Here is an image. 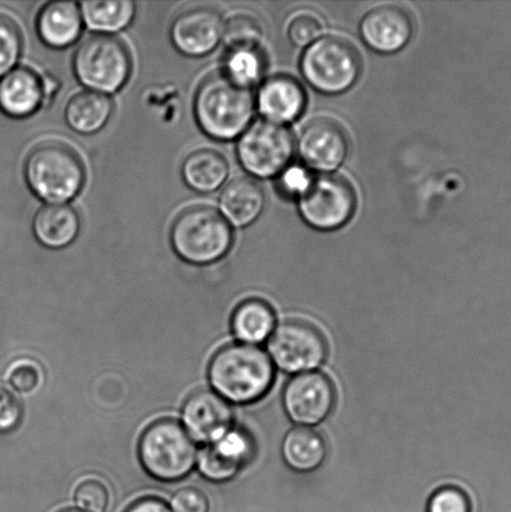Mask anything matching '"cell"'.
Returning <instances> with one entry per match:
<instances>
[{
  "label": "cell",
  "mask_w": 511,
  "mask_h": 512,
  "mask_svg": "<svg viewBox=\"0 0 511 512\" xmlns=\"http://www.w3.org/2000/svg\"><path fill=\"white\" fill-rule=\"evenodd\" d=\"M113 114V102L108 95L92 92L78 93L65 107V122L80 134L98 133Z\"/></svg>",
  "instance_id": "22"
},
{
  "label": "cell",
  "mask_w": 511,
  "mask_h": 512,
  "mask_svg": "<svg viewBox=\"0 0 511 512\" xmlns=\"http://www.w3.org/2000/svg\"><path fill=\"white\" fill-rule=\"evenodd\" d=\"M229 165L222 154L213 149H199L184 160L182 175L189 188L199 193L219 189L227 180Z\"/></svg>",
  "instance_id": "23"
},
{
  "label": "cell",
  "mask_w": 511,
  "mask_h": 512,
  "mask_svg": "<svg viewBox=\"0 0 511 512\" xmlns=\"http://www.w3.org/2000/svg\"><path fill=\"white\" fill-rule=\"evenodd\" d=\"M284 408L295 424L313 426L332 413L335 404L334 386L327 376L304 373L289 381L284 390Z\"/></svg>",
  "instance_id": "11"
},
{
  "label": "cell",
  "mask_w": 511,
  "mask_h": 512,
  "mask_svg": "<svg viewBox=\"0 0 511 512\" xmlns=\"http://www.w3.org/2000/svg\"><path fill=\"white\" fill-rule=\"evenodd\" d=\"M33 232L40 244L50 249H62L72 244L80 232L77 212L67 204H47L33 220Z\"/></svg>",
  "instance_id": "20"
},
{
  "label": "cell",
  "mask_w": 511,
  "mask_h": 512,
  "mask_svg": "<svg viewBox=\"0 0 511 512\" xmlns=\"http://www.w3.org/2000/svg\"><path fill=\"white\" fill-rule=\"evenodd\" d=\"M253 443L243 431L230 429L214 443L200 451L198 465L205 478L228 481L252 459Z\"/></svg>",
  "instance_id": "16"
},
{
  "label": "cell",
  "mask_w": 511,
  "mask_h": 512,
  "mask_svg": "<svg viewBox=\"0 0 511 512\" xmlns=\"http://www.w3.org/2000/svg\"><path fill=\"white\" fill-rule=\"evenodd\" d=\"M9 383L19 393H30L40 385V369L33 361H19L9 369Z\"/></svg>",
  "instance_id": "31"
},
{
  "label": "cell",
  "mask_w": 511,
  "mask_h": 512,
  "mask_svg": "<svg viewBox=\"0 0 511 512\" xmlns=\"http://www.w3.org/2000/svg\"><path fill=\"white\" fill-rule=\"evenodd\" d=\"M429 512H470L467 495L455 488L437 491L429 503Z\"/></svg>",
  "instance_id": "32"
},
{
  "label": "cell",
  "mask_w": 511,
  "mask_h": 512,
  "mask_svg": "<svg viewBox=\"0 0 511 512\" xmlns=\"http://www.w3.org/2000/svg\"><path fill=\"white\" fill-rule=\"evenodd\" d=\"M182 418L190 438L200 443H214L232 429V409L212 390H200L190 396L183 406Z\"/></svg>",
  "instance_id": "14"
},
{
  "label": "cell",
  "mask_w": 511,
  "mask_h": 512,
  "mask_svg": "<svg viewBox=\"0 0 511 512\" xmlns=\"http://www.w3.org/2000/svg\"><path fill=\"white\" fill-rule=\"evenodd\" d=\"M224 22L217 10L199 7L180 13L170 28L174 47L188 57H203L222 42Z\"/></svg>",
  "instance_id": "12"
},
{
  "label": "cell",
  "mask_w": 511,
  "mask_h": 512,
  "mask_svg": "<svg viewBox=\"0 0 511 512\" xmlns=\"http://www.w3.org/2000/svg\"><path fill=\"white\" fill-rule=\"evenodd\" d=\"M355 205L352 185L339 175H319L300 194V213L305 222L320 230L343 227L353 217Z\"/></svg>",
  "instance_id": "9"
},
{
  "label": "cell",
  "mask_w": 511,
  "mask_h": 512,
  "mask_svg": "<svg viewBox=\"0 0 511 512\" xmlns=\"http://www.w3.org/2000/svg\"><path fill=\"white\" fill-rule=\"evenodd\" d=\"M362 70V60L353 44L339 37L315 40L305 50L302 72L319 92L339 94L352 88Z\"/></svg>",
  "instance_id": "7"
},
{
  "label": "cell",
  "mask_w": 511,
  "mask_h": 512,
  "mask_svg": "<svg viewBox=\"0 0 511 512\" xmlns=\"http://www.w3.org/2000/svg\"><path fill=\"white\" fill-rule=\"evenodd\" d=\"M80 12L88 27L97 32L115 33L127 28L135 15V3L122 2H84Z\"/></svg>",
  "instance_id": "26"
},
{
  "label": "cell",
  "mask_w": 511,
  "mask_h": 512,
  "mask_svg": "<svg viewBox=\"0 0 511 512\" xmlns=\"http://www.w3.org/2000/svg\"><path fill=\"white\" fill-rule=\"evenodd\" d=\"M74 500L85 512H103L109 504V491L102 481L85 480L75 490Z\"/></svg>",
  "instance_id": "30"
},
{
  "label": "cell",
  "mask_w": 511,
  "mask_h": 512,
  "mask_svg": "<svg viewBox=\"0 0 511 512\" xmlns=\"http://www.w3.org/2000/svg\"><path fill=\"white\" fill-rule=\"evenodd\" d=\"M45 98L42 78L30 68H15L0 79V110L13 118L37 113Z\"/></svg>",
  "instance_id": "17"
},
{
  "label": "cell",
  "mask_w": 511,
  "mask_h": 512,
  "mask_svg": "<svg viewBox=\"0 0 511 512\" xmlns=\"http://www.w3.org/2000/svg\"><path fill=\"white\" fill-rule=\"evenodd\" d=\"M170 242L180 258L204 265L222 259L233 244V230L222 214L208 205H194L175 218Z\"/></svg>",
  "instance_id": "4"
},
{
  "label": "cell",
  "mask_w": 511,
  "mask_h": 512,
  "mask_svg": "<svg viewBox=\"0 0 511 512\" xmlns=\"http://www.w3.org/2000/svg\"><path fill=\"white\" fill-rule=\"evenodd\" d=\"M413 34L409 14L393 5L370 10L360 23V35L375 52L392 54L408 44Z\"/></svg>",
  "instance_id": "15"
},
{
  "label": "cell",
  "mask_w": 511,
  "mask_h": 512,
  "mask_svg": "<svg viewBox=\"0 0 511 512\" xmlns=\"http://www.w3.org/2000/svg\"><path fill=\"white\" fill-rule=\"evenodd\" d=\"M62 512H85V511H83V510H65Z\"/></svg>",
  "instance_id": "38"
},
{
  "label": "cell",
  "mask_w": 511,
  "mask_h": 512,
  "mask_svg": "<svg viewBox=\"0 0 511 512\" xmlns=\"http://www.w3.org/2000/svg\"><path fill=\"white\" fill-rule=\"evenodd\" d=\"M282 454L289 468L299 473H310L324 463L327 445L317 431L302 426L285 436Z\"/></svg>",
  "instance_id": "24"
},
{
  "label": "cell",
  "mask_w": 511,
  "mask_h": 512,
  "mask_svg": "<svg viewBox=\"0 0 511 512\" xmlns=\"http://www.w3.org/2000/svg\"><path fill=\"white\" fill-rule=\"evenodd\" d=\"M275 318L273 309L263 300L244 301L234 311L233 333L243 344L263 343L272 336Z\"/></svg>",
  "instance_id": "25"
},
{
  "label": "cell",
  "mask_w": 511,
  "mask_h": 512,
  "mask_svg": "<svg viewBox=\"0 0 511 512\" xmlns=\"http://www.w3.org/2000/svg\"><path fill=\"white\" fill-rule=\"evenodd\" d=\"M30 190L48 204H65L82 192L85 168L69 145L45 142L30 150L24 165Z\"/></svg>",
  "instance_id": "3"
},
{
  "label": "cell",
  "mask_w": 511,
  "mask_h": 512,
  "mask_svg": "<svg viewBox=\"0 0 511 512\" xmlns=\"http://www.w3.org/2000/svg\"><path fill=\"white\" fill-rule=\"evenodd\" d=\"M255 102L249 88L232 82L227 75H210L200 83L194 98L199 127L210 138L232 140L252 122Z\"/></svg>",
  "instance_id": "2"
},
{
  "label": "cell",
  "mask_w": 511,
  "mask_h": 512,
  "mask_svg": "<svg viewBox=\"0 0 511 512\" xmlns=\"http://www.w3.org/2000/svg\"><path fill=\"white\" fill-rule=\"evenodd\" d=\"M170 508L172 512H209V501L202 491L185 488L174 494Z\"/></svg>",
  "instance_id": "35"
},
{
  "label": "cell",
  "mask_w": 511,
  "mask_h": 512,
  "mask_svg": "<svg viewBox=\"0 0 511 512\" xmlns=\"http://www.w3.org/2000/svg\"><path fill=\"white\" fill-rule=\"evenodd\" d=\"M298 150L305 163L322 172H332L348 154V138L334 120H310L300 133Z\"/></svg>",
  "instance_id": "13"
},
{
  "label": "cell",
  "mask_w": 511,
  "mask_h": 512,
  "mask_svg": "<svg viewBox=\"0 0 511 512\" xmlns=\"http://www.w3.org/2000/svg\"><path fill=\"white\" fill-rule=\"evenodd\" d=\"M262 37V25L250 15H234L224 24L223 39L229 49L258 48Z\"/></svg>",
  "instance_id": "28"
},
{
  "label": "cell",
  "mask_w": 511,
  "mask_h": 512,
  "mask_svg": "<svg viewBox=\"0 0 511 512\" xmlns=\"http://www.w3.org/2000/svg\"><path fill=\"white\" fill-rule=\"evenodd\" d=\"M83 22L77 3L59 0L45 4L40 10L37 30L48 47L62 49L77 42L82 34Z\"/></svg>",
  "instance_id": "19"
},
{
  "label": "cell",
  "mask_w": 511,
  "mask_h": 512,
  "mask_svg": "<svg viewBox=\"0 0 511 512\" xmlns=\"http://www.w3.org/2000/svg\"><path fill=\"white\" fill-rule=\"evenodd\" d=\"M73 68L79 82L92 92L115 93L128 82L132 57L122 40L109 34H95L80 44Z\"/></svg>",
  "instance_id": "6"
},
{
  "label": "cell",
  "mask_w": 511,
  "mask_h": 512,
  "mask_svg": "<svg viewBox=\"0 0 511 512\" xmlns=\"http://www.w3.org/2000/svg\"><path fill=\"white\" fill-rule=\"evenodd\" d=\"M23 38L18 24L0 14V78L12 72L22 55Z\"/></svg>",
  "instance_id": "29"
},
{
  "label": "cell",
  "mask_w": 511,
  "mask_h": 512,
  "mask_svg": "<svg viewBox=\"0 0 511 512\" xmlns=\"http://www.w3.org/2000/svg\"><path fill=\"white\" fill-rule=\"evenodd\" d=\"M125 512H172L167 503L158 498H144L135 501Z\"/></svg>",
  "instance_id": "37"
},
{
  "label": "cell",
  "mask_w": 511,
  "mask_h": 512,
  "mask_svg": "<svg viewBox=\"0 0 511 512\" xmlns=\"http://www.w3.org/2000/svg\"><path fill=\"white\" fill-rule=\"evenodd\" d=\"M310 180L307 173L302 169L294 168L284 174L283 188L290 193L302 194L304 189L308 187Z\"/></svg>",
  "instance_id": "36"
},
{
  "label": "cell",
  "mask_w": 511,
  "mask_h": 512,
  "mask_svg": "<svg viewBox=\"0 0 511 512\" xmlns=\"http://www.w3.org/2000/svg\"><path fill=\"white\" fill-rule=\"evenodd\" d=\"M273 379L272 360L254 345L225 346L210 361V384L218 395L232 403L248 404L263 398Z\"/></svg>",
  "instance_id": "1"
},
{
  "label": "cell",
  "mask_w": 511,
  "mask_h": 512,
  "mask_svg": "<svg viewBox=\"0 0 511 512\" xmlns=\"http://www.w3.org/2000/svg\"><path fill=\"white\" fill-rule=\"evenodd\" d=\"M322 30V24L313 15H299L290 24L289 38L295 45L305 47V45L313 44L315 40H318Z\"/></svg>",
  "instance_id": "33"
},
{
  "label": "cell",
  "mask_w": 511,
  "mask_h": 512,
  "mask_svg": "<svg viewBox=\"0 0 511 512\" xmlns=\"http://www.w3.org/2000/svg\"><path fill=\"white\" fill-rule=\"evenodd\" d=\"M139 459L153 478L177 481L193 470L198 449L184 426L174 420H159L144 431L139 441Z\"/></svg>",
  "instance_id": "5"
},
{
  "label": "cell",
  "mask_w": 511,
  "mask_h": 512,
  "mask_svg": "<svg viewBox=\"0 0 511 512\" xmlns=\"http://www.w3.org/2000/svg\"><path fill=\"white\" fill-rule=\"evenodd\" d=\"M22 415V405L18 399L10 391L0 389V434L17 429Z\"/></svg>",
  "instance_id": "34"
},
{
  "label": "cell",
  "mask_w": 511,
  "mask_h": 512,
  "mask_svg": "<svg viewBox=\"0 0 511 512\" xmlns=\"http://www.w3.org/2000/svg\"><path fill=\"white\" fill-rule=\"evenodd\" d=\"M263 72V60L258 48L229 49L224 62V75L232 82L250 88Z\"/></svg>",
  "instance_id": "27"
},
{
  "label": "cell",
  "mask_w": 511,
  "mask_h": 512,
  "mask_svg": "<svg viewBox=\"0 0 511 512\" xmlns=\"http://www.w3.org/2000/svg\"><path fill=\"white\" fill-rule=\"evenodd\" d=\"M268 350L272 363L289 374L312 373L327 358V343L313 325L287 321L270 336Z\"/></svg>",
  "instance_id": "10"
},
{
  "label": "cell",
  "mask_w": 511,
  "mask_h": 512,
  "mask_svg": "<svg viewBox=\"0 0 511 512\" xmlns=\"http://www.w3.org/2000/svg\"><path fill=\"white\" fill-rule=\"evenodd\" d=\"M265 197L262 187L252 178L230 180L220 195V208L235 227H247L262 214Z\"/></svg>",
  "instance_id": "21"
},
{
  "label": "cell",
  "mask_w": 511,
  "mask_h": 512,
  "mask_svg": "<svg viewBox=\"0 0 511 512\" xmlns=\"http://www.w3.org/2000/svg\"><path fill=\"white\" fill-rule=\"evenodd\" d=\"M294 152V140L282 124L262 120L249 127L238 143V158L243 168L259 178L283 172Z\"/></svg>",
  "instance_id": "8"
},
{
  "label": "cell",
  "mask_w": 511,
  "mask_h": 512,
  "mask_svg": "<svg viewBox=\"0 0 511 512\" xmlns=\"http://www.w3.org/2000/svg\"><path fill=\"white\" fill-rule=\"evenodd\" d=\"M307 97L297 80L288 75H275L265 80L258 93L259 112L268 122H294L303 113Z\"/></svg>",
  "instance_id": "18"
}]
</instances>
